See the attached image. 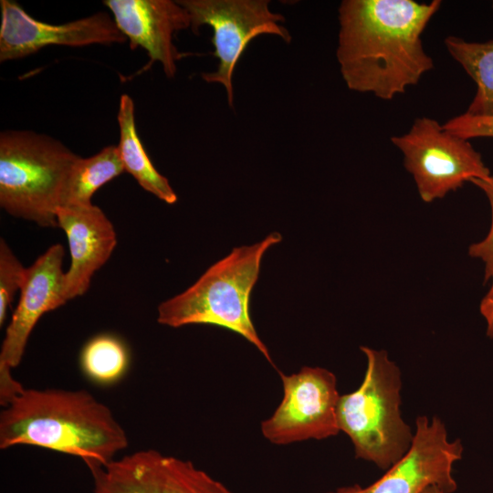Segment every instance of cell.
<instances>
[{"mask_svg":"<svg viewBox=\"0 0 493 493\" xmlns=\"http://www.w3.org/2000/svg\"><path fill=\"white\" fill-rule=\"evenodd\" d=\"M440 0H344L336 57L347 87L390 100L434 68L422 36Z\"/></svg>","mask_w":493,"mask_h":493,"instance_id":"cell-1","label":"cell"},{"mask_svg":"<svg viewBox=\"0 0 493 493\" xmlns=\"http://www.w3.org/2000/svg\"><path fill=\"white\" fill-rule=\"evenodd\" d=\"M18 445L78 456L92 469L116 459L129 440L110 409L88 391L25 388L0 413V448Z\"/></svg>","mask_w":493,"mask_h":493,"instance_id":"cell-2","label":"cell"},{"mask_svg":"<svg viewBox=\"0 0 493 493\" xmlns=\"http://www.w3.org/2000/svg\"><path fill=\"white\" fill-rule=\"evenodd\" d=\"M282 240L278 232L261 241L236 246L218 260L190 288L158 306V323L179 328L208 324L232 330L254 345L273 364L249 313L250 295L265 253Z\"/></svg>","mask_w":493,"mask_h":493,"instance_id":"cell-3","label":"cell"},{"mask_svg":"<svg viewBox=\"0 0 493 493\" xmlns=\"http://www.w3.org/2000/svg\"><path fill=\"white\" fill-rule=\"evenodd\" d=\"M366 370L360 386L340 396V431L351 439L355 456L388 469L409 449L414 434L404 421L400 404L399 367L384 350L362 346Z\"/></svg>","mask_w":493,"mask_h":493,"instance_id":"cell-4","label":"cell"},{"mask_svg":"<svg viewBox=\"0 0 493 493\" xmlns=\"http://www.w3.org/2000/svg\"><path fill=\"white\" fill-rule=\"evenodd\" d=\"M79 157L48 135L31 131L1 132V207L40 226H58L57 209Z\"/></svg>","mask_w":493,"mask_h":493,"instance_id":"cell-5","label":"cell"},{"mask_svg":"<svg viewBox=\"0 0 493 493\" xmlns=\"http://www.w3.org/2000/svg\"><path fill=\"white\" fill-rule=\"evenodd\" d=\"M391 142L403 153L404 167L425 203L491 175L469 140L447 131L434 119H415L406 133L393 136Z\"/></svg>","mask_w":493,"mask_h":493,"instance_id":"cell-6","label":"cell"},{"mask_svg":"<svg viewBox=\"0 0 493 493\" xmlns=\"http://www.w3.org/2000/svg\"><path fill=\"white\" fill-rule=\"evenodd\" d=\"M190 15L191 29L198 33L203 26L213 28L214 56L218 59L215 71L202 74L204 80L221 84L229 107H233V73L248 43L263 34L291 41L288 30L281 26L282 15L272 12L267 0H180Z\"/></svg>","mask_w":493,"mask_h":493,"instance_id":"cell-7","label":"cell"},{"mask_svg":"<svg viewBox=\"0 0 493 493\" xmlns=\"http://www.w3.org/2000/svg\"><path fill=\"white\" fill-rule=\"evenodd\" d=\"M278 373L283 398L274 413L262 421V435L274 445H288L338 435L341 395L335 374L325 368L310 366L292 374Z\"/></svg>","mask_w":493,"mask_h":493,"instance_id":"cell-8","label":"cell"},{"mask_svg":"<svg viewBox=\"0 0 493 493\" xmlns=\"http://www.w3.org/2000/svg\"><path fill=\"white\" fill-rule=\"evenodd\" d=\"M65 250L51 246L29 267L20 289L19 302L6 328L0 351V404L5 406L25 387L12 376L24 356L28 338L43 314L64 305Z\"/></svg>","mask_w":493,"mask_h":493,"instance_id":"cell-9","label":"cell"},{"mask_svg":"<svg viewBox=\"0 0 493 493\" xmlns=\"http://www.w3.org/2000/svg\"><path fill=\"white\" fill-rule=\"evenodd\" d=\"M462 455L461 440H449L439 417L420 415L409 449L383 477L368 487L353 485L328 493H423L431 486L453 493V467Z\"/></svg>","mask_w":493,"mask_h":493,"instance_id":"cell-10","label":"cell"},{"mask_svg":"<svg viewBox=\"0 0 493 493\" xmlns=\"http://www.w3.org/2000/svg\"><path fill=\"white\" fill-rule=\"evenodd\" d=\"M94 493H233L191 461L154 449L89 469Z\"/></svg>","mask_w":493,"mask_h":493,"instance_id":"cell-11","label":"cell"},{"mask_svg":"<svg viewBox=\"0 0 493 493\" xmlns=\"http://www.w3.org/2000/svg\"><path fill=\"white\" fill-rule=\"evenodd\" d=\"M0 61L18 59L50 46L84 47L124 43L127 38L105 12L62 25L30 16L16 1L1 0Z\"/></svg>","mask_w":493,"mask_h":493,"instance_id":"cell-12","label":"cell"},{"mask_svg":"<svg viewBox=\"0 0 493 493\" xmlns=\"http://www.w3.org/2000/svg\"><path fill=\"white\" fill-rule=\"evenodd\" d=\"M121 32L130 47L147 51L150 65L160 62L167 78H173L181 54L173 44V35L191 27L187 10L172 0H106Z\"/></svg>","mask_w":493,"mask_h":493,"instance_id":"cell-13","label":"cell"},{"mask_svg":"<svg viewBox=\"0 0 493 493\" xmlns=\"http://www.w3.org/2000/svg\"><path fill=\"white\" fill-rule=\"evenodd\" d=\"M58 225L67 235L71 262L65 274V292L69 300L86 293L94 273L111 256L117 237L113 225L93 204L59 206Z\"/></svg>","mask_w":493,"mask_h":493,"instance_id":"cell-14","label":"cell"},{"mask_svg":"<svg viewBox=\"0 0 493 493\" xmlns=\"http://www.w3.org/2000/svg\"><path fill=\"white\" fill-rule=\"evenodd\" d=\"M118 123L120 142L118 149L124 171L133 176L142 188L163 202L173 205L177 195L168 179L153 166L137 133L134 103L128 94L120 99Z\"/></svg>","mask_w":493,"mask_h":493,"instance_id":"cell-15","label":"cell"},{"mask_svg":"<svg viewBox=\"0 0 493 493\" xmlns=\"http://www.w3.org/2000/svg\"><path fill=\"white\" fill-rule=\"evenodd\" d=\"M444 43L450 56L477 85L476 94L466 112L493 116V39L470 42L449 36Z\"/></svg>","mask_w":493,"mask_h":493,"instance_id":"cell-16","label":"cell"},{"mask_svg":"<svg viewBox=\"0 0 493 493\" xmlns=\"http://www.w3.org/2000/svg\"><path fill=\"white\" fill-rule=\"evenodd\" d=\"M123 172L118 146L109 145L88 158L79 156L68 177L60 206L92 205L95 192Z\"/></svg>","mask_w":493,"mask_h":493,"instance_id":"cell-17","label":"cell"},{"mask_svg":"<svg viewBox=\"0 0 493 493\" xmlns=\"http://www.w3.org/2000/svg\"><path fill=\"white\" fill-rule=\"evenodd\" d=\"M130 355L125 343L112 334L91 338L80 353V366L85 375L100 384H110L127 372Z\"/></svg>","mask_w":493,"mask_h":493,"instance_id":"cell-18","label":"cell"},{"mask_svg":"<svg viewBox=\"0 0 493 493\" xmlns=\"http://www.w3.org/2000/svg\"><path fill=\"white\" fill-rule=\"evenodd\" d=\"M26 268L12 252L6 242L0 239V325L6 318L7 309L17 289H21Z\"/></svg>","mask_w":493,"mask_h":493,"instance_id":"cell-19","label":"cell"},{"mask_svg":"<svg viewBox=\"0 0 493 493\" xmlns=\"http://www.w3.org/2000/svg\"><path fill=\"white\" fill-rule=\"evenodd\" d=\"M470 183L485 194L491 210V224L487 236L482 240L471 244L468 247V255L484 263V282L486 283L493 276V175L474 179Z\"/></svg>","mask_w":493,"mask_h":493,"instance_id":"cell-20","label":"cell"},{"mask_svg":"<svg viewBox=\"0 0 493 493\" xmlns=\"http://www.w3.org/2000/svg\"><path fill=\"white\" fill-rule=\"evenodd\" d=\"M443 127L447 131L467 140L493 138V116H478L465 112L450 119Z\"/></svg>","mask_w":493,"mask_h":493,"instance_id":"cell-21","label":"cell"},{"mask_svg":"<svg viewBox=\"0 0 493 493\" xmlns=\"http://www.w3.org/2000/svg\"><path fill=\"white\" fill-rule=\"evenodd\" d=\"M490 287L480 301L479 311L486 322V334L493 338V276L490 278Z\"/></svg>","mask_w":493,"mask_h":493,"instance_id":"cell-22","label":"cell"},{"mask_svg":"<svg viewBox=\"0 0 493 493\" xmlns=\"http://www.w3.org/2000/svg\"><path fill=\"white\" fill-rule=\"evenodd\" d=\"M423 493H446L444 490L436 486L428 487Z\"/></svg>","mask_w":493,"mask_h":493,"instance_id":"cell-23","label":"cell"},{"mask_svg":"<svg viewBox=\"0 0 493 493\" xmlns=\"http://www.w3.org/2000/svg\"><path fill=\"white\" fill-rule=\"evenodd\" d=\"M492 7H493V3H492Z\"/></svg>","mask_w":493,"mask_h":493,"instance_id":"cell-24","label":"cell"}]
</instances>
